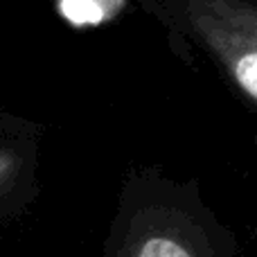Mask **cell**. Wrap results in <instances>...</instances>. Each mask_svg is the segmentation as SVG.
I'll return each instance as SVG.
<instances>
[{
	"label": "cell",
	"instance_id": "obj_2",
	"mask_svg": "<svg viewBox=\"0 0 257 257\" xmlns=\"http://www.w3.org/2000/svg\"><path fill=\"white\" fill-rule=\"evenodd\" d=\"M140 257H190L185 248L169 239H151L140 250Z\"/></svg>",
	"mask_w": 257,
	"mask_h": 257
},
{
	"label": "cell",
	"instance_id": "obj_1",
	"mask_svg": "<svg viewBox=\"0 0 257 257\" xmlns=\"http://www.w3.org/2000/svg\"><path fill=\"white\" fill-rule=\"evenodd\" d=\"M235 7L246 32V39L241 41L244 50L235 59V77L241 88L253 99H257V9L250 5L237 3V0Z\"/></svg>",
	"mask_w": 257,
	"mask_h": 257
}]
</instances>
